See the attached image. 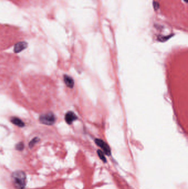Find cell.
Instances as JSON below:
<instances>
[{"label": "cell", "instance_id": "obj_1", "mask_svg": "<svg viewBox=\"0 0 188 189\" xmlns=\"http://www.w3.org/2000/svg\"><path fill=\"white\" fill-rule=\"evenodd\" d=\"M12 180L15 189H24L27 183L26 175L23 171H15L12 175Z\"/></svg>", "mask_w": 188, "mask_h": 189}, {"label": "cell", "instance_id": "obj_2", "mask_svg": "<svg viewBox=\"0 0 188 189\" xmlns=\"http://www.w3.org/2000/svg\"><path fill=\"white\" fill-rule=\"evenodd\" d=\"M55 115L51 112L43 114L39 117L40 122L46 125H53L55 123Z\"/></svg>", "mask_w": 188, "mask_h": 189}, {"label": "cell", "instance_id": "obj_3", "mask_svg": "<svg viewBox=\"0 0 188 189\" xmlns=\"http://www.w3.org/2000/svg\"><path fill=\"white\" fill-rule=\"evenodd\" d=\"M95 142L97 144L98 146H99L103 149L105 154L107 155H111V148L104 141H103L100 139H96Z\"/></svg>", "mask_w": 188, "mask_h": 189}, {"label": "cell", "instance_id": "obj_4", "mask_svg": "<svg viewBox=\"0 0 188 189\" xmlns=\"http://www.w3.org/2000/svg\"><path fill=\"white\" fill-rule=\"evenodd\" d=\"M77 119L76 115L75 114L74 112L72 111H69L67 112L65 116V119L66 123L69 125H71L73 121Z\"/></svg>", "mask_w": 188, "mask_h": 189}, {"label": "cell", "instance_id": "obj_5", "mask_svg": "<svg viewBox=\"0 0 188 189\" xmlns=\"http://www.w3.org/2000/svg\"><path fill=\"white\" fill-rule=\"evenodd\" d=\"M27 47V44L24 42H20L15 44L14 47V51L15 53H20L26 49Z\"/></svg>", "mask_w": 188, "mask_h": 189}, {"label": "cell", "instance_id": "obj_6", "mask_svg": "<svg viewBox=\"0 0 188 189\" xmlns=\"http://www.w3.org/2000/svg\"><path fill=\"white\" fill-rule=\"evenodd\" d=\"M63 80L64 83L68 87L73 88V87L74 86V80L72 77L67 75H65L63 76Z\"/></svg>", "mask_w": 188, "mask_h": 189}, {"label": "cell", "instance_id": "obj_7", "mask_svg": "<svg viewBox=\"0 0 188 189\" xmlns=\"http://www.w3.org/2000/svg\"><path fill=\"white\" fill-rule=\"evenodd\" d=\"M11 121L13 124H14L16 126H18L20 127H23L25 125L24 122L21 119H20L19 118H17V117H12L11 119Z\"/></svg>", "mask_w": 188, "mask_h": 189}, {"label": "cell", "instance_id": "obj_8", "mask_svg": "<svg viewBox=\"0 0 188 189\" xmlns=\"http://www.w3.org/2000/svg\"><path fill=\"white\" fill-rule=\"evenodd\" d=\"M97 154L98 156H99V158L102 161L105 162V163L106 162V158L105 156L104 153L101 150H98Z\"/></svg>", "mask_w": 188, "mask_h": 189}, {"label": "cell", "instance_id": "obj_9", "mask_svg": "<svg viewBox=\"0 0 188 189\" xmlns=\"http://www.w3.org/2000/svg\"><path fill=\"white\" fill-rule=\"evenodd\" d=\"M24 143L23 142H20L18 143L16 146H15V148L17 150H20V151H21L23 149H24Z\"/></svg>", "mask_w": 188, "mask_h": 189}, {"label": "cell", "instance_id": "obj_10", "mask_svg": "<svg viewBox=\"0 0 188 189\" xmlns=\"http://www.w3.org/2000/svg\"><path fill=\"white\" fill-rule=\"evenodd\" d=\"M39 141V138H34V139H33L29 143V147H30V148L33 147L35 143H36Z\"/></svg>", "mask_w": 188, "mask_h": 189}, {"label": "cell", "instance_id": "obj_11", "mask_svg": "<svg viewBox=\"0 0 188 189\" xmlns=\"http://www.w3.org/2000/svg\"><path fill=\"white\" fill-rule=\"evenodd\" d=\"M184 1H186V2H187V0H184Z\"/></svg>", "mask_w": 188, "mask_h": 189}]
</instances>
